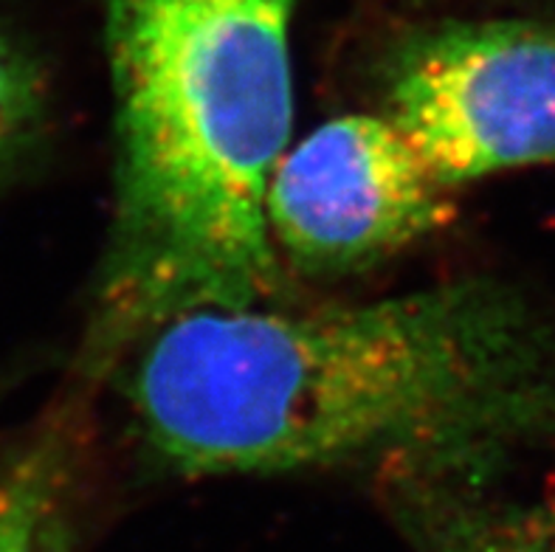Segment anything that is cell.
Segmentation results:
<instances>
[{"label":"cell","instance_id":"cell-1","mask_svg":"<svg viewBox=\"0 0 555 552\" xmlns=\"http://www.w3.org/2000/svg\"><path fill=\"white\" fill-rule=\"evenodd\" d=\"M130 356L135 426L181 474L477 485L555 442V313L505 282L195 310Z\"/></svg>","mask_w":555,"mask_h":552},{"label":"cell","instance_id":"cell-2","mask_svg":"<svg viewBox=\"0 0 555 552\" xmlns=\"http://www.w3.org/2000/svg\"><path fill=\"white\" fill-rule=\"evenodd\" d=\"M296 0H105L113 223L88 347L280 299L268 183L294 130Z\"/></svg>","mask_w":555,"mask_h":552},{"label":"cell","instance_id":"cell-3","mask_svg":"<svg viewBox=\"0 0 555 552\" xmlns=\"http://www.w3.org/2000/svg\"><path fill=\"white\" fill-rule=\"evenodd\" d=\"M384 116L435 181L463 183L555 164V26L468 21L423 28L380 77Z\"/></svg>","mask_w":555,"mask_h":552},{"label":"cell","instance_id":"cell-4","mask_svg":"<svg viewBox=\"0 0 555 552\" xmlns=\"http://www.w3.org/2000/svg\"><path fill=\"white\" fill-rule=\"evenodd\" d=\"M449 215V189L384 113L336 116L291 144L266 195L276 254L327 277L378 266Z\"/></svg>","mask_w":555,"mask_h":552},{"label":"cell","instance_id":"cell-5","mask_svg":"<svg viewBox=\"0 0 555 552\" xmlns=\"http://www.w3.org/2000/svg\"><path fill=\"white\" fill-rule=\"evenodd\" d=\"M426 552H555V497L488 499L468 483H401Z\"/></svg>","mask_w":555,"mask_h":552},{"label":"cell","instance_id":"cell-6","mask_svg":"<svg viewBox=\"0 0 555 552\" xmlns=\"http://www.w3.org/2000/svg\"><path fill=\"white\" fill-rule=\"evenodd\" d=\"M65 485L46 448L0 457V552H70Z\"/></svg>","mask_w":555,"mask_h":552},{"label":"cell","instance_id":"cell-7","mask_svg":"<svg viewBox=\"0 0 555 552\" xmlns=\"http://www.w3.org/2000/svg\"><path fill=\"white\" fill-rule=\"evenodd\" d=\"M46 113L37 63L0 28V176L31 144Z\"/></svg>","mask_w":555,"mask_h":552}]
</instances>
